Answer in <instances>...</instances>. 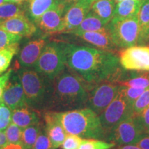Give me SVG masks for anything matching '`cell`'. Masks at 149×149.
Returning a JSON list of instances; mask_svg holds the SVG:
<instances>
[{
	"instance_id": "cell-1",
	"label": "cell",
	"mask_w": 149,
	"mask_h": 149,
	"mask_svg": "<svg viewBox=\"0 0 149 149\" xmlns=\"http://www.w3.org/2000/svg\"><path fill=\"white\" fill-rule=\"evenodd\" d=\"M60 44L66 66L89 84L114 81L122 69L119 57L113 52L72 44Z\"/></svg>"
},
{
	"instance_id": "cell-2",
	"label": "cell",
	"mask_w": 149,
	"mask_h": 149,
	"mask_svg": "<svg viewBox=\"0 0 149 149\" xmlns=\"http://www.w3.org/2000/svg\"><path fill=\"white\" fill-rule=\"evenodd\" d=\"M94 84L66 69L52 81L48 111L63 112L86 107L89 91Z\"/></svg>"
},
{
	"instance_id": "cell-3",
	"label": "cell",
	"mask_w": 149,
	"mask_h": 149,
	"mask_svg": "<svg viewBox=\"0 0 149 149\" xmlns=\"http://www.w3.org/2000/svg\"><path fill=\"white\" fill-rule=\"evenodd\" d=\"M56 112L57 120L67 134H72L85 139H104L106 133L100 116L88 107Z\"/></svg>"
},
{
	"instance_id": "cell-4",
	"label": "cell",
	"mask_w": 149,
	"mask_h": 149,
	"mask_svg": "<svg viewBox=\"0 0 149 149\" xmlns=\"http://www.w3.org/2000/svg\"><path fill=\"white\" fill-rule=\"evenodd\" d=\"M23 87L28 106L44 112L49 109L52 81L35 70L23 68L17 72Z\"/></svg>"
},
{
	"instance_id": "cell-5",
	"label": "cell",
	"mask_w": 149,
	"mask_h": 149,
	"mask_svg": "<svg viewBox=\"0 0 149 149\" xmlns=\"http://www.w3.org/2000/svg\"><path fill=\"white\" fill-rule=\"evenodd\" d=\"M34 67L35 70L51 81L64 72L66 63L60 43L53 42L45 45Z\"/></svg>"
},
{
	"instance_id": "cell-6",
	"label": "cell",
	"mask_w": 149,
	"mask_h": 149,
	"mask_svg": "<svg viewBox=\"0 0 149 149\" xmlns=\"http://www.w3.org/2000/svg\"><path fill=\"white\" fill-rule=\"evenodd\" d=\"M107 27L117 48H126L138 44L139 25L137 17L122 20L112 19Z\"/></svg>"
},
{
	"instance_id": "cell-7",
	"label": "cell",
	"mask_w": 149,
	"mask_h": 149,
	"mask_svg": "<svg viewBox=\"0 0 149 149\" xmlns=\"http://www.w3.org/2000/svg\"><path fill=\"white\" fill-rule=\"evenodd\" d=\"M99 116L107 137V134L117 124L134 116L133 104L128 101L120 87L116 97Z\"/></svg>"
},
{
	"instance_id": "cell-8",
	"label": "cell",
	"mask_w": 149,
	"mask_h": 149,
	"mask_svg": "<svg viewBox=\"0 0 149 149\" xmlns=\"http://www.w3.org/2000/svg\"><path fill=\"white\" fill-rule=\"evenodd\" d=\"M145 133L137 116L134 115L117 124L107 134L105 140L116 145L135 144Z\"/></svg>"
},
{
	"instance_id": "cell-9",
	"label": "cell",
	"mask_w": 149,
	"mask_h": 149,
	"mask_svg": "<svg viewBox=\"0 0 149 149\" xmlns=\"http://www.w3.org/2000/svg\"><path fill=\"white\" fill-rule=\"evenodd\" d=\"M121 86L111 81L96 84L89 91L86 107L98 115L107 109L118 93Z\"/></svg>"
},
{
	"instance_id": "cell-10",
	"label": "cell",
	"mask_w": 149,
	"mask_h": 149,
	"mask_svg": "<svg viewBox=\"0 0 149 149\" xmlns=\"http://www.w3.org/2000/svg\"><path fill=\"white\" fill-rule=\"evenodd\" d=\"M120 64L126 70L149 71V47L133 46L120 52Z\"/></svg>"
},
{
	"instance_id": "cell-11",
	"label": "cell",
	"mask_w": 149,
	"mask_h": 149,
	"mask_svg": "<svg viewBox=\"0 0 149 149\" xmlns=\"http://www.w3.org/2000/svg\"><path fill=\"white\" fill-rule=\"evenodd\" d=\"M66 8L56 1L55 5L42 15L36 22L43 32L48 33H64L65 29L64 15Z\"/></svg>"
},
{
	"instance_id": "cell-12",
	"label": "cell",
	"mask_w": 149,
	"mask_h": 149,
	"mask_svg": "<svg viewBox=\"0 0 149 149\" xmlns=\"http://www.w3.org/2000/svg\"><path fill=\"white\" fill-rule=\"evenodd\" d=\"M1 102L12 111L28 106L23 87L17 73L13 72L11 74L3 91Z\"/></svg>"
},
{
	"instance_id": "cell-13",
	"label": "cell",
	"mask_w": 149,
	"mask_h": 149,
	"mask_svg": "<svg viewBox=\"0 0 149 149\" xmlns=\"http://www.w3.org/2000/svg\"><path fill=\"white\" fill-rule=\"evenodd\" d=\"M92 3L90 0H80L66 9L64 15V33H71L77 29L91 10Z\"/></svg>"
},
{
	"instance_id": "cell-14",
	"label": "cell",
	"mask_w": 149,
	"mask_h": 149,
	"mask_svg": "<svg viewBox=\"0 0 149 149\" xmlns=\"http://www.w3.org/2000/svg\"><path fill=\"white\" fill-rule=\"evenodd\" d=\"M44 129L51 141L53 149H57L64 142L67 133L56 116V112L46 111L42 115Z\"/></svg>"
},
{
	"instance_id": "cell-15",
	"label": "cell",
	"mask_w": 149,
	"mask_h": 149,
	"mask_svg": "<svg viewBox=\"0 0 149 149\" xmlns=\"http://www.w3.org/2000/svg\"><path fill=\"white\" fill-rule=\"evenodd\" d=\"M0 28L22 37H31L37 31L35 24L24 15L3 20Z\"/></svg>"
},
{
	"instance_id": "cell-16",
	"label": "cell",
	"mask_w": 149,
	"mask_h": 149,
	"mask_svg": "<svg viewBox=\"0 0 149 149\" xmlns=\"http://www.w3.org/2000/svg\"><path fill=\"white\" fill-rule=\"evenodd\" d=\"M114 82L130 88L147 89L149 88V71L126 70L122 68Z\"/></svg>"
},
{
	"instance_id": "cell-17",
	"label": "cell",
	"mask_w": 149,
	"mask_h": 149,
	"mask_svg": "<svg viewBox=\"0 0 149 149\" xmlns=\"http://www.w3.org/2000/svg\"><path fill=\"white\" fill-rule=\"evenodd\" d=\"M45 45L46 42L44 39H37L28 43L19 55V66L26 68L35 66Z\"/></svg>"
},
{
	"instance_id": "cell-18",
	"label": "cell",
	"mask_w": 149,
	"mask_h": 149,
	"mask_svg": "<svg viewBox=\"0 0 149 149\" xmlns=\"http://www.w3.org/2000/svg\"><path fill=\"white\" fill-rule=\"evenodd\" d=\"M73 34L77 35L89 44L96 46L99 49L113 52V51L117 48L112 40L108 27L103 31L77 32L74 33Z\"/></svg>"
},
{
	"instance_id": "cell-19",
	"label": "cell",
	"mask_w": 149,
	"mask_h": 149,
	"mask_svg": "<svg viewBox=\"0 0 149 149\" xmlns=\"http://www.w3.org/2000/svg\"><path fill=\"white\" fill-rule=\"evenodd\" d=\"M42 112L29 106L12 111V122L22 129L40 124L42 122Z\"/></svg>"
},
{
	"instance_id": "cell-20",
	"label": "cell",
	"mask_w": 149,
	"mask_h": 149,
	"mask_svg": "<svg viewBox=\"0 0 149 149\" xmlns=\"http://www.w3.org/2000/svg\"><path fill=\"white\" fill-rule=\"evenodd\" d=\"M144 0H124L116 3L112 19L122 20L137 17Z\"/></svg>"
},
{
	"instance_id": "cell-21",
	"label": "cell",
	"mask_w": 149,
	"mask_h": 149,
	"mask_svg": "<svg viewBox=\"0 0 149 149\" xmlns=\"http://www.w3.org/2000/svg\"><path fill=\"white\" fill-rule=\"evenodd\" d=\"M116 3L114 0H97L91 4V10L108 24L114 15Z\"/></svg>"
},
{
	"instance_id": "cell-22",
	"label": "cell",
	"mask_w": 149,
	"mask_h": 149,
	"mask_svg": "<svg viewBox=\"0 0 149 149\" xmlns=\"http://www.w3.org/2000/svg\"><path fill=\"white\" fill-rule=\"evenodd\" d=\"M137 17L139 25L138 44L142 45L149 42V0H144Z\"/></svg>"
},
{
	"instance_id": "cell-23",
	"label": "cell",
	"mask_w": 149,
	"mask_h": 149,
	"mask_svg": "<svg viewBox=\"0 0 149 149\" xmlns=\"http://www.w3.org/2000/svg\"><path fill=\"white\" fill-rule=\"evenodd\" d=\"M107 28L106 24L92 10L84 19V20L77 27V29L71 33L77 32H91V31H100L105 30Z\"/></svg>"
},
{
	"instance_id": "cell-24",
	"label": "cell",
	"mask_w": 149,
	"mask_h": 149,
	"mask_svg": "<svg viewBox=\"0 0 149 149\" xmlns=\"http://www.w3.org/2000/svg\"><path fill=\"white\" fill-rule=\"evenodd\" d=\"M28 1L29 15L36 23L44 13L55 5L57 0H28Z\"/></svg>"
},
{
	"instance_id": "cell-25",
	"label": "cell",
	"mask_w": 149,
	"mask_h": 149,
	"mask_svg": "<svg viewBox=\"0 0 149 149\" xmlns=\"http://www.w3.org/2000/svg\"><path fill=\"white\" fill-rule=\"evenodd\" d=\"M43 125L44 124L42 122L40 124L30 126L22 130L21 144L24 149H33Z\"/></svg>"
},
{
	"instance_id": "cell-26",
	"label": "cell",
	"mask_w": 149,
	"mask_h": 149,
	"mask_svg": "<svg viewBox=\"0 0 149 149\" xmlns=\"http://www.w3.org/2000/svg\"><path fill=\"white\" fill-rule=\"evenodd\" d=\"M21 15H24L21 4L14 3H5L0 6V19L6 20Z\"/></svg>"
},
{
	"instance_id": "cell-27",
	"label": "cell",
	"mask_w": 149,
	"mask_h": 149,
	"mask_svg": "<svg viewBox=\"0 0 149 149\" xmlns=\"http://www.w3.org/2000/svg\"><path fill=\"white\" fill-rule=\"evenodd\" d=\"M19 51V44L10 47L0 50V74H2L8 69L13 57L17 54Z\"/></svg>"
},
{
	"instance_id": "cell-28",
	"label": "cell",
	"mask_w": 149,
	"mask_h": 149,
	"mask_svg": "<svg viewBox=\"0 0 149 149\" xmlns=\"http://www.w3.org/2000/svg\"><path fill=\"white\" fill-rule=\"evenodd\" d=\"M116 146L113 142L97 139H83L78 149H111Z\"/></svg>"
},
{
	"instance_id": "cell-29",
	"label": "cell",
	"mask_w": 149,
	"mask_h": 149,
	"mask_svg": "<svg viewBox=\"0 0 149 149\" xmlns=\"http://www.w3.org/2000/svg\"><path fill=\"white\" fill-rule=\"evenodd\" d=\"M21 39V36L13 34L0 28V50L18 44Z\"/></svg>"
},
{
	"instance_id": "cell-30",
	"label": "cell",
	"mask_w": 149,
	"mask_h": 149,
	"mask_svg": "<svg viewBox=\"0 0 149 149\" xmlns=\"http://www.w3.org/2000/svg\"><path fill=\"white\" fill-rule=\"evenodd\" d=\"M8 144H21L22 128L19 127L13 123H10L6 129L5 130Z\"/></svg>"
},
{
	"instance_id": "cell-31",
	"label": "cell",
	"mask_w": 149,
	"mask_h": 149,
	"mask_svg": "<svg viewBox=\"0 0 149 149\" xmlns=\"http://www.w3.org/2000/svg\"><path fill=\"white\" fill-rule=\"evenodd\" d=\"M12 121V111L3 104L0 102V130L4 131Z\"/></svg>"
},
{
	"instance_id": "cell-32",
	"label": "cell",
	"mask_w": 149,
	"mask_h": 149,
	"mask_svg": "<svg viewBox=\"0 0 149 149\" xmlns=\"http://www.w3.org/2000/svg\"><path fill=\"white\" fill-rule=\"evenodd\" d=\"M149 106V88L141 93L133 104L134 115H137Z\"/></svg>"
},
{
	"instance_id": "cell-33",
	"label": "cell",
	"mask_w": 149,
	"mask_h": 149,
	"mask_svg": "<svg viewBox=\"0 0 149 149\" xmlns=\"http://www.w3.org/2000/svg\"><path fill=\"white\" fill-rule=\"evenodd\" d=\"M33 149H53L51 141L46 134L44 125H43Z\"/></svg>"
},
{
	"instance_id": "cell-34",
	"label": "cell",
	"mask_w": 149,
	"mask_h": 149,
	"mask_svg": "<svg viewBox=\"0 0 149 149\" xmlns=\"http://www.w3.org/2000/svg\"><path fill=\"white\" fill-rule=\"evenodd\" d=\"M82 140L83 139L79 136L72 134H67L61 146L63 149H78Z\"/></svg>"
},
{
	"instance_id": "cell-35",
	"label": "cell",
	"mask_w": 149,
	"mask_h": 149,
	"mask_svg": "<svg viewBox=\"0 0 149 149\" xmlns=\"http://www.w3.org/2000/svg\"><path fill=\"white\" fill-rule=\"evenodd\" d=\"M121 90L122 91L123 93L128 100L130 103L134 104L135 102L137 100V98L141 95V93L146 90V89H138L133 88L130 87L124 86H121Z\"/></svg>"
},
{
	"instance_id": "cell-36",
	"label": "cell",
	"mask_w": 149,
	"mask_h": 149,
	"mask_svg": "<svg viewBox=\"0 0 149 149\" xmlns=\"http://www.w3.org/2000/svg\"><path fill=\"white\" fill-rule=\"evenodd\" d=\"M136 116H137V120L140 123L141 126L146 132L147 130L149 128V106L141 113L136 115Z\"/></svg>"
},
{
	"instance_id": "cell-37",
	"label": "cell",
	"mask_w": 149,
	"mask_h": 149,
	"mask_svg": "<svg viewBox=\"0 0 149 149\" xmlns=\"http://www.w3.org/2000/svg\"><path fill=\"white\" fill-rule=\"evenodd\" d=\"M13 72V70L10 68L6 72H5L1 76H0V102H1L3 91H4V89L8 82L9 79H10V77Z\"/></svg>"
},
{
	"instance_id": "cell-38",
	"label": "cell",
	"mask_w": 149,
	"mask_h": 149,
	"mask_svg": "<svg viewBox=\"0 0 149 149\" xmlns=\"http://www.w3.org/2000/svg\"><path fill=\"white\" fill-rule=\"evenodd\" d=\"M135 145L141 149H149V133H145L143 134Z\"/></svg>"
},
{
	"instance_id": "cell-39",
	"label": "cell",
	"mask_w": 149,
	"mask_h": 149,
	"mask_svg": "<svg viewBox=\"0 0 149 149\" xmlns=\"http://www.w3.org/2000/svg\"><path fill=\"white\" fill-rule=\"evenodd\" d=\"M7 144H8V141L7 140L6 134L3 131L0 130V149H2Z\"/></svg>"
},
{
	"instance_id": "cell-40",
	"label": "cell",
	"mask_w": 149,
	"mask_h": 149,
	"mask_svg": "<svg viewBox=\"0 0 149 149\" xmlns=\"http://www.w3.org/2000/svg\"><path fill=\"white\" fill-rule=\"evenodd\" d=\"M57 1L61 4L64 6L66 9L69 8L70 6H71L72 4L74 3L78 2V1H80V0H57Z\"/></svg>"
},
{
	"instance_id": "cell-41",
	"label": "cell",
	"mask_w": 149,
	"mask_h": 149,
	"mask_svg": "<svg viewBox=\"0 0 149 149\" xmlns=\"http://www.w3.org/2000/svg\"><path fill=\"white\" fill-rule=\"evenodd\" d=\"M113 149H141L139 146L135 144H127V145H118L117 147H114Z\"/></svg>"
},
{
	"instance_id": "cell-42",
	"label": "cell",
	"mask_w": 149,
	"mask_h": 149,
	"mask_svg": "<svg viewBox=\"0 0 149 149\" xmlns=\"http://www.w3.org/2000/svg\"><path fill=\"white\" fill-rule=\"evenodd\" d=\"M2 149H24L22 144H8Z\"/></svg>"
},
{
	"instance_id": "cell-43",
	"label": "cell",
	"mask_w": 149,
	"mask_h": 149,
	"mask_svg": "<svg viewBox=\"0 0 149 149\" xmlns=\"http://www.w3.org/2000/svg\"><path fill=\"white\" fill-rule=\"evenodd\" d=\"M27 0H9L10 3H17V4H22L24 2L26 1Z\"/></svg>"
},
{
	"instance_id": "cell-44",
	"label": "cell",
	"mask_w": 149,
	"mask_h": 149,
	"mask_svg": "<svg viewBox=\"0 0 149 149\" xmlns=\"http://www.w3.org/2000/svg\"><path fill=\"white\" fill-rule=\"evenodd\" d=\"M8 2H10L9 0H0V6L3 4V3H8Z\"/></svg>"
},
{
	"instance_id": "cell-45",
	"label": "cell",
	"mask_w": 149,
	"mask_h": 149,
	"mask_svg": "<svg viewBox=\"0 0 149 149\" xmlns=\"http://www.w3.org/2000/svg\"><path fill=\"white\" fill-rule=\"evenodd\" d=\"M114 1H115L116 3H118V2H120V1H124V0H114Z\"/></svg>"
},
{
	"instance_id": "cell-46",
	"label": "cell",
	"mask_w": 149,
	"mask_h": 149,
	"mask_svg": "<svg viewBox=\"0 0 149 149\" xmlns=\"http://www.w3.org/2000/svg\"><path fill=\"white\" fill-rule=\"evenodd\" d=\"M90 1H92V2H93V1H97V0H90Z\"/></svg>"
},
{
	"instance_id": "cell-47",
	"label": "cell",
	"mask_w": 149,
	"mask_h": 149,
	"mask_svg": "<svg viewBox=\"0 0 149 149\" xmlns=\"http://www.w3.org/2000/svg\"><path fill=\"white\" fill-rule=\"evenodd\" d=\"M3 22V20H1V19H0V24H1V22Z\"/></svg>"
},
{
	"instance_id": "cell-48",
	"label": "cell",
	"mask_w": 149,
	"mask_h": 149,
	"mask_svg": "<svg viewBox=\"0 0 149 149\" xmlns=\"http://www.w3.org/2000/svg\"><path fill=\"white\" fill-rule=\"evenodd\" d=\"M146 133H149V128H148V130H147Z\"/></svg>"
},
{
	"instance_id": "cell-49",
	"label": "cell",
	"mask_w": 149,
	"mask_h": 149,
	"mask_svg": "<svg viewBox=\"0 0 149 149\" xmlns=\"http://www.w3.org/2000/svg\"><path fill=\"white\" fill-rule=\"evenodd\" d=\"M148 47H149V46H148Z\"/></svg>"
}]
</instances>
